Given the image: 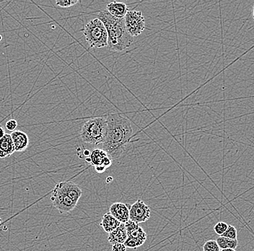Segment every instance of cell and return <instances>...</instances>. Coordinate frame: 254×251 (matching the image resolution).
Returning a JSON list of instances; mask_svg holds the SVG:
<instances>
[{"instance_id": "6da1fadb", "label": "cell", "mask_w": 254, "mask_h": 251, "mask_svg": "<svg viewBox=\"0 0 254 251\" xmlns=\"http://www.w3.org/2000/svg\"><path fill=\"white\" fill-rule=\"evenodd\" d=\"M107 120V133L103 150H104L112 160L119 158L130 143L133 134L130 121L119 114L110 115Z\"/></svg>"}, {"instance_id": "7a4b0ae2", "label": "cell", "mask_w": 254, "mask_h": 251, "mask_svg": "<svg viewBox=\"0 0 254 251\" xmlns=\"http://www.w3.org/2000/svg\"><path fill=\"white\" fill-rule=\"evenodd\" d=\"M97 18L102 21L106 27L108 33V47L111 50L122 52L133 44V37L126 29L124 18H115L107 10L98 12Z\"/></svg>"}, {"instance_id": "3957f363", "label": "cell", "mask_w": 254, "mask_h": 251, "mask_svg": "<svg viewBox=\"0 0 254 251\" xmlns=\"http://www.w3.org/2000/svg\"><path fill=\"white\" fill-rule=\"evenodd\" d=\"M107 133V120L105 117H98L87 120L81 129L83 142L98 146L103 144Z\"/></svg>"}, {"instance_id": "277c9868", "label": "cell", "mask_w": 254, "mask_h": 251, "mask_svg": "<svg viewBox=\"0 0 254 251\" xmlns=\"http://www.w3.org/2000/svg\"><path fill=\"white\" fill-rule=\"evenodd\" d=\"M83 34L90 48L99 49L108 47V33L102 21L92 19L85 26Z\"/></svg>"}, {"instance_id": "5b68a950", "label": "cell", "mask_w": 254, "mask_h": 251, "mask_svg": "<svg viewBox=\"0 0 254 251\" xmlns=\"http://www.w3.org/2000/svg\"><path fill=\"white\" fill-rule=\"evenodd\" d=\"M124 224L127 232V239L124 243L126 247L131 249H137L142 246L147 237L142 228L139 226L138 223L131 220H129Z\"/></svg>"}, {"instance_id": "8992f818", "label": "cell", "mask_w": 254, "mask_h": 251, "mask_svg": "<svg viewBox=\"0 0 254 251\" xmlns=\"http://www.w3.org/2000/svg\"><path fill=\"white\" fill-rule=\"evenodd\" d=\"M124 23L128 33L132 37L139 36L145 29V21L140 11L129 10L124 18Z\"/></svg>"}, {"instance_id": "52a82bcc", "label": "cell", "mask_w": 254, "mask_h": 251, "mask_svg": "<svg viewBox=\"0 0 254 251\" xmlns=\"http://www.w3.org/2000/svg\"><path fill=\"white\" fill-rule=\"evenodd\" d=\"M51 201L60 214L70 213L77 206V203L56 188L52 190Z\"/></svg>"}, {"instance_id": "ba28073f", "label": "cell", "mask_w": 254, "mask_h": 251, "mask_svg": "<svg viewBox=\"0 0 254 251\" xmlns=\"http://www.w3.org/2000/svg\"><path fill=\"white\" fill-rule=\"evenodd\" d=\"M150 207L142 200L139 199L129 209V220L140 223L145 222L150 218Z\"/></svg>"}, {"instance_id": "9c48e42d", "label": "cell", "mask_w": 254, "mask_h": 251, "mask_svg": "<svg viewBox=\"0 0 254 251\" xmlns=\"http://www.w3.org/2000/svg\"><path fill=\"white\" fill-rule=\"evenodd\" d=\"M55 188L67 195L77 204L83 195V191H82L81 188L71 181L61 182V183H57Z\"/></svg>"}, {"instance_id": "30bf717a", "label": "cell", "mask_w": 254, "mask_h": 251, "mask_svg": "<svg viewBox=\"0 0 254 251\" xmlns=\"http://www.w3.org/2000/svg\"><path fill=\"white\" fill-rule=\"evenodd\" d=\"M85 161L94 167L103 166L106 169L112 164V158L103 149H97L90 152V156L86 158Z\"/></svg>"}, {"instance_id": "8fae6325", "label": "cell", "mask_w": 254, "mask_h": 251, "mask_svg": "<svg viewBox=\"0 0 254 251\" xmlns=\"http://www.w3.org/2000/svg\"><path fill=\"white\" fill-rule=\"evenodd\" d=\"M131 205L128 203L116 202L110 206V213L121 223L125 224L129 220V209Z\"/></svg>"}, {"instance_id": "7c38bea8", "label": "cell", "mask_w": 254, "mask_h": 251, "mask_svg": "<svg viewBox=\"0 0 254 251\" xmlns=\"http://www.w3.org/2000/svg\"><path fill=\"white\" fill-rule=\"evenodd\" d=\"M10 135L15 146V152H24L28 147L29 138L26 132L16 130L12 132Z\"/></svg>"}, {"instance_id": "4fadbf2b", "label": "cell", "mask_w": 254, "mask_h": 251, "mask_svg": "<svg viewBox=\"0 0 254 251\" xmlns=\"http://www.w3.org/2000/svg\"><path fill=\"white\" fill-rule=\"evenodd\" d=\"M106 8H107V11L112 16L119 18V19H123V18H125L126 15L129 11V8H128L127 4L123 2H117V1L109 3L106 6Z\"/></svg>"}, {"instance_id": "5bb4252c", "label": "cell", "mask_w": 254, "mask_h": 251, "mask_svg": "<svg viewBox=\"0 0 254 251\" xmlns=\"http://www.w3.org/2000/svg\"><path fill=\"white\" fill-rule=\"evenodd\" d=\"M127 239V229L124 223H121L119 227L109 233L108 237V241L111 243V245H114L115 243H124Z\"/></svg>"}, {"instance_id": "9a60e30c", "label": "cell", "mask_w": 254, "mask_h": 251, "mask_svg": "<svg viewBox=\"0 0 254 251\" xmlns=\"http://www.w3.org/2000/svg\"><path fill=\"white\" fill-rule=\"evenodd\" d=\"M121 222L113 217L110 212L105 214L102 218L100 226L102 227L105 232L107 233H111L113 232L117 227H119Z\"/></svg>"}, {"instance_id": "2e32d148", "label": "cell", "mask_w": 254, "mask_h": 251, "mask_svg": "<svg viewBox=\"0 0 254 251\" xmlns=\"http://www.w3.org/2000/svg\"><path fill=\"white\" fill-rule=\"evenodd\" d=\"M0 152H3L6 157H10L15 153V146L10 134H6L0 139Z\"/></svg>"}, {"instance_id": "e0dca14e", "label": "cell", "mask_w": 254, "mask_h": 251, "mask_svg": "<svg viewBox=\"0 0 254 251\" xmlns=\"http://www.w3.org/2000/svg\"><path fill=\"white\" fill-rule=\"evenodd\" d=\"M216 242L220 249H230L235 250L238 246V240L229 239L225 237L220 236L217 239Z\"/></svg>"}, {"instance_id": "ac0fdd59", "label": "cell", "mask_w": 254, "mask_h": 251, "mask_svg": "<svg viewBox=\"0 0 254 251\" xmlns=\"http://www.w3.org/2000/svg\"><path fill=\"white\" fill-rule=\"evenodd\" d=\"M203 251H220L216 240H210L205 242L203 246Z\"/></svg>"}, {"instance_id": "d6986e66", "label": "cell", "mask_w": 254, "mask_h": 251, "mask_svg": "<svg viewBox=\"0 0 254 251\" xmlns=\"http://www.w3.org/2000/svg\"><path fill=\"white\" fill-rule=\"evenodd\" d=\"M222 237L229 238V239L237 240L238 237V232H237L236 228L232 225H228L226 232L222 235Z\"/></svg>"}, {"instance_id": "ffe728a7", "label": "cell", "mask_w": 254, "mask_h": 251, "mask_svg": "<svg viewBox=\"0 0 254 251\" xmlns=\"http://www.w3.org/2000/svg\"><path fill=\"white\" fill-rule=\"evenodd\" d=\"M227 227H228V224L227 223L219 221L214 227V231H215L217 235L222 236L226 232Z\"/></svg>"}, {"instance_id": "44dd1931", "label": "cell", "mask_w": 254, "mask_h": 251, "mask_svg": "<svg viewBox=\"0 0 254 251\" xmlns=\"http://www.w3.org/2000/svg\"><path fill=\"white\" fill-rule=\"evenodd\" d=\"M79 1L78 0H63V1H56V5L59 6L61 7H64V8H67V7H72V6L75 5V4H78Z\"/></svg>"}, {"instance_id": "7402d4cb", "label": "cell", "mask_w": 254, "mask_h": 251, "mask_svg": "<svg viewBox=\"0 0 254 251\" xmlns=\"http://www.w3.org/2000/svg\"><path fill=\"white\" fill-rule=\"evenodd\" d=\"M18 127V122L15 120H10L6 123V129L9 131L14 132Z\"/></svg>"}, {"instance_id": "603a6c76", "label": "cell", "mask_w": 254, "mask_h": 251, "mask_svg": "<svg viewBox=\"0 0 254 251\" xmlns=\"http://www.w3.org/2000/svg\"><path fill=\"white\" fill-rule=\"evenodd\" d=\"M127 247L124 243H115L112 245V251H126Z\"/></svg>"}, {"instance_id": "cb8c5ba5", "label": "cell", "mask_w": 254, "mask_h": 251, "mask_svg": "<svg viewBox=\"0 0 254 251\" xmlns=\"http://www.w3.org/2000/svg\"><path fill=\"white\" fill-rule=\"evenodd\" d=\"M94 169H95V172H98V173L101 174L104 173L105 171H106V168L103 167V166H99V167H94Z\"/></svg>"}, {"instance_id": "d4e9b609", "label": "cell", "mask_w": 254, "mask_h": 251, "mask_svg": "<svg viewBox=\"0 0 254 251\" xmlns=\"http://www.w3.org/2000/svg\"><path fill=\"white\" fill-rule=\"evenodd\" d=\"M5 135V130H4V127L0 125V139H1V138H3V137Z\"/></svg>"}, {"instance_id": "484cf974", "label": "cell", "mask_w": 254, "mask_h": 251, "mask_svg": "<svg viewBox=\"0 0 254 251\" xmlns=\"http://www.w3.org/2000/svg\"><path fill=\"white\" fill-rule=\"evenodd\" d=\"M90 152H88L87 150H85L84 152V155L86 156V157H88L89 156H90Z\"/></svg>"}, {"instance_id": "4316f807", "label": "cell", "mask_w": 254, "mask_h": 251, "mask_svg": "<svg viewBox=\"0 0 254 251\" xmlns=\"http://www.w3.org/2000/svg\"><path fill=\"white\" fill-rule=\"evenodd\" d=\"M220 251H236L234 249H220Z\"/></svg>"}, {"instance_id": "83f0119b", "label": "cell", "mask_w": 254, "mask_h": 251, "mask_svg": "<svg viewBox=\"0 0 254 251\" xmlns=\"http://www.w3.org/2000/svg\"><path fill=\"white\" fill-rule=\"evenodd\" d=\"M1 40H2V36H1V35H0V41H1Z\"/></svg>"}, {"instance_id": "f1b7e54d", "label": "cell", "mask_w": 254, "mask_h": 251, "mask_svg": "<svg viewBox=\"0 0 254 251\" xmlns=\"http://www.w3.org/2000/svg\"><path fill=\"white\" fill-rule=\"evenodd\" d=\"M1 217H0V227H1Z\"/></svg>"}, {"instance_id": "f546056e", "label": "cell", "mask_w": 254, "mask_h": 251, "mask_svg": "<svg viewBox=\"0 0 254 251\" xmlns=\"http://www.w3.org/2000/svg\"><path fill=\"white\" fill-rule=\"evenodd\" d=\"M253 17H254V5L253 7Z\"/></svg>"}]
</instances>
